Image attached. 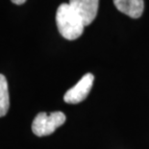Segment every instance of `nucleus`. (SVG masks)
<instances>
[{
    "instance_id": "obj_1",
    "label": "nucleus",
    "mask_w": 149,
    "mask_h": 149,
    "mask_svg": "<svg viewBox=\"0 0 149 149\" xmlns=\"http://www.w3.org/2000/svg\"><path fill=\"white\" fill-rule=\"evenodd\" d=\"M56 23L60 34L68 40H74L82 36L85 23L69 3H63L56 13Z\"/></svg>"
},
{
    "instance_id": "obj_2",
    "label": "nucleus",
    "mask_w": 149,
    "mask_h": 149,
    "mask_svg": "<svg viewBox=\"0 0 149 149\" xmlns=\"http://www.w3.org/2000/svg\"><path fill=\"white\" fill-rule=\"evenodd\" d=\"M65 115L62 112L51 113H40L35 117L32 123V131L38 137H45L51 135L60 126L65 122Z\"/></svg>"
},
{
    "instance_id": "obj_3",
    "label": "nucleus",
    "mask_w": 149,
    "mask_h": 149,
    "mask_svg": "<svg viewBox=\"0 0 149 149\" xmlns=\"http://www.w3.org/2000/svg\"><path fill=\"white\" fill-rule=\"evenodd\" d=\"M94 81V76L91 73H87L79 82L66 91L64 95V100L68 104H77L84 101L88 97Z\"/></svg>"
},
{
    "instance_id": "obj_4",
    "label": "nucleus",
    "mask_w": 149,
    "mask_h": 149,
    "mask_svg": "<svg viewBox=\"0 0 149 149\" xmlns=\"http://www.w3.org/2000/svg\"><path fill=\"white\" fill-rule=\"evenodd\" d=\"M99 0H69V5L78 13L83 19L85 25H90L94 20Z\"/></svg>"
},
{
    "instance_id": "obj_5",
    "label": "nucleus",
    "mask_w": 149,
    "mask_h": 149,
    "mask_svg": "<svg viewBox=\"0 0 149 149\" xmlns=\"http://www.w3.org/2000/svg\"><path fill=\"white\" fill-rule=\"evenodd\" d=\"M113 4L119 12L132 18H139L143 13V0H113Z\"/></svg>"
},
{
    "instance_id": "obj_6",
    "label": "nucleus",
    "mask_w": 149,
    "mask_h": 149,
    "mask_svg": "<svg viewBox=\"0 0 149 149\" xmlns=\"http://www.w3.org/2000/svg\"><path fill=\"white\" fill-rule=\"evenodd\" d=\"M10 107V95L7 79L3 74H0V117L8 113Z\"/></svg>"
},
{
    "instance_id": "obj_7",
    "label": "nucleus",
    "mask_w": 149,
    "mask_h": 149,
    "mask_svg": "<svg viewBox=\"0 0 149 149\" xmlns=\"http://www.w3.org/2000/svg\"><path fill=\"white\" fill-rule=\"evenodd\" d=\"M11 1L14 3V4H17V5H22L26 2V0H11Z\"/></svg>"
}]
</instances>
